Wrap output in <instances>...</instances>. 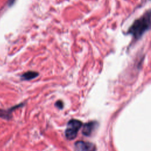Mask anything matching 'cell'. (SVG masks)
Returning <instances> with one entry per match:
<instances>
[{"label": "cell", "instance_id": "cell-7", "mask_svg": "<svg viewBox=\"0 0 151 151\" xmlns=\"http://www.w3.org/2000/svg\"><path fill=\"white\" fill-rule=\"evenodd\" d=\"M55 106L58 107L60 109H62L64 107V103L61 100H58L57 101H56V103H55Z\"/></svg>", "mask_w": 151, "mask_h": 151}, {"label": "cell", "instance_id": "cell-1", "mask_svg": "<svg viewBox=\"0 0 151 151\" xmlns=\"http://www.w3.org/2000/svg\"><path fill=\"white\" fill-rule=\"evenodd\" d=\"M150 11L146 12L143 16L137 19L129 28L127 33L136 40L142 37L145 32L150 28Z\"/></svg>", "mask_w": 151, "mask_h": 151}, {"label": "cell", "instance_id": "cell-3", "mask_svg": "<svg viewBox=\"0 0 151 151\" xmlns=\"http://www.w3.org/2000/svg\"><path fill=\"white\" fill-rule=\"evenodd\" d=\"M75 148L76 151H96V147L95 145L91 142L85 141H77L75 143Z\"/></svg>", "mask_w": 151, "mask_h": 151}, {"label": "cell", "instance_id": "cell-5", "mask_svg": "<svg viewBox=\"0 0 151 151\" xmlns=\"http://www.w3.org/2000/svg\"><path fill=\"white\" fill-rule=\"evenodd\" d=\"M22 104H19V105H17V106H15V107H12V108H11L10 109L8 110H0V117L1 118H3V119H6V120H9L11 119V112H12V110L14 109H16V108H18V107H20V106H21Z\"/></svg>", "mask_w": 151, "mask_h": 151}, {"label": "cell", "instance_id": "cell-8", "mask_svg": "<svg viewBox=\"0 0 151 151\" xmlns=\"http://www.w3.org/2000/svg\"><path fill=\"white\" fill-rule=\"evenodd\" d=\"M15 0H8V5L9 6H11L15 2Z\"/></svg>", "mask_w": 151, "mask_h": 151}, {"label": "cell", "instance_id": "cell-6", "mask_svg": "<svg viewBox=\"0 0 151 151\" xmlns=\"http://www.w3.org/2000/svg\"><path fill=\"white\" fill-rule=\"evenodd\" d=\"M38 76V73L35 71H29L24 73L21 76V78L24 80H29L33 79Z\"/></svg>", "mask_w": 151, "mask_h": 151}, {"label": "cell", "instance_id": "cell-4", "mask_svg": "<svg viewBox=\"0 0 151 151\" xmlns=\"http://www.w3.org/2000/svg\"><path fill=\"white\" fill-rule=\"evenodd\" d=\"M98 123L96 122H89L84 125L82 133L86 136H90L96 129Z\"/></svg>", "mask_w": 151, "mask_h": 151}, {"label": "cell", "instance_id": "cell-2", "mask_svg": "<svg viewBox=\"0 0 151 151\" xmlns=\"http://www.w3.org/2000/svg\"><path fill=\"white\" fill-rule=\"evenodd\" d=\"M82 126V122L77 119L70 120L67 126V128L65 131V135L67 139L73 140L74 139L78 133V132Z\"/></svg>", "mask_w": 151, "mask_h": 151}]
</instances>
